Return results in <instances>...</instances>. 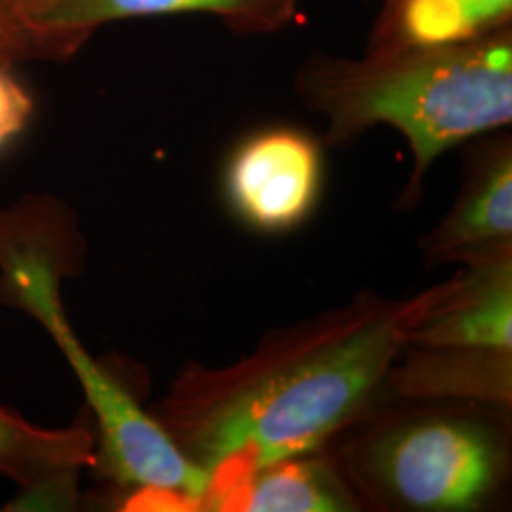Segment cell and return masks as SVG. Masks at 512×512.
Listing matches in <instances>:
<instances>
[{
  "label": "cell",
  "mask_w": 512,
  "mask_h": 512,
  "mask_svg": "<svg viewBox=\"0 0 512 512\" xmlns=\"http://www.w3.org/2000/svg\"><path fill=\"white\" fill-rule=\"evenodd\" d=\"M412 308L414 294L359 291L268 330L230 365L186 363L150 414L209 473V499L264 465L317 452L382 401Z\"/></svg>",
  "instance_id": "1"
},
{
  "label": "cell",
  "mask_w": 512,
  "mask_h": 512,
  "mask_svg": "<svg viewBox=\"0 0 512 512\" xmlns=\"http://www.w3.org/2000/svg\"><path fill=\"white\" fill-rule=\"evenodd\" d=\"M293 86L304 107L325 118V147H349L378 126L397 129L412 154L399 205L414 207L444 152L511 126L512 27L355 59L313 54Z\"/></svg>",
  "instance_id": "2"
},
{
  "label": "cell",
  "mask_w": 512,
  "mask_h": 512,
  "mask_svg": "<svg viewBox=\"0 0 512 512\" xmlns=\"http://www.w3.org/2000/svg\"><path fill=\"white\" fill-rule=\"evenodd\" d=\"M511 467L501 423L469 408H431L385 421L344 454V475L380 509L473 512L488 505Z\"/></svg>",
  "instance_id": "3"
},
{
  "label": "cell",
  "mask_w": 512,
  "mask_h": 512,
  "mask_svg": "<svg viewBox=\"0 0 512 512\" xmlns=\"http://www.w3.org/2000/svg\"><path fill=\"white\" fill-rule=\"evenodd\" d=\"M63 313L54 311L40 323L73 366L92 410L97 427L92 469L128 494L122 503L126 511H203L209 473L186 458L150 410L93 359Z\"/></svg>",
  "instance_id": "4"
},
{
  "label": "cell",
  "mask_w": 512,
  "mask_h": 512,
  "mask_svg": "<svg viewBox=\"0 0 512 512\" xmlns=\"http://www.w3.org/2000/svg\"><path fill=\"white\" fill-rule=\"evenodd\" d=\"M325 186V143L272 124L239 139L222 169L230 213L260 234H287L310 219Z\"/></svg>",
  "instance_id": "5"
},
{
  "label": "cell",
  "mask_w": 512,
  "mask_h": 512,
  "mask_svg": "<svg viewBox=\"0 0 512 512\" xmlns=\"http://www.w3.org/2000/svg\"><path fill=\"white\" fill-rule=\"evenodd\" d=\"M427 264H465L512 251V137L505 129L463 145L452 207L420 238Z\"/></svg>",
  "instance_id": "6"
},
{
  "label": "cell",
  "mask_w": 512,
  "mask_h": 512,
  "mask_svg": "<svg viewBox=\"0 0 512 512\" xmlns=\"http://www.w3.org/2000/svg\"><path fill=\"white\" fill-rule=\"evenodd\" d=\"M404 346L512 349V251L459 264L414 294Z\"/></svg>",
  "instance_id": "7"
},
{
  "label": "cell",
  "mask_w": 512,
  "mask_h": 512,
  "mask_svg": "<svg viewBox=\"0 0 512 512\" xmlns=\"http://www.w3.org/2000/svg\"><path fill=\"white\" fill-rule=\"evenodd\" d=\"M95 461V433L86 420L40 429L0 408V475L18 484L16 509L71 511L80 476Z\"/></svg>",
  "instance_id": "8"
},
{
  "label": "cell",
  "mask_w": 512,
  "mask_h": 512,
  "mask_svg": "<svg viewBox=\"0 0 512 512\" xmlns=\"http://www.w3.org/2000/svg\"><path fill=\"white\" fill-rule=\"evenodd\" d=\"M300 0H31L38 27L84 46L97 29L124 19L205 14L245 37L275 35L293 23Z\"/></svg>",
  "instance_id": "9"
},
{
  "label": "cell",
  "mask_w": 512,
  "mask_h": 512,
  "mask_svg": "<svg viewBox=\"0 0 512 512\" xmlns=\"http://www.w3.org/2000/svg\"><path fill=\"white\" fill-rule=\"evenodd\" d=\"M384 399L511 410L512 349L404 346L387 372Z\"/></svg>",
  "instance_id": "10"
},
{
  "label": "cell",
  "mask_w": 512,
  "mask_h": 512,
  "mask_svg": "<svg viewBox=\"0 0 512 512\" xmlns=\"http://www.w3.org/2000/svg\"><path fill=\"white\" fill-rule=\"evenodd\" d=\"M361 505L338 465L310 452L241 476L211 495L203 511L351 512L361 511Z\"/></svg>",
  "instance_id": "11"
},
{
  "label": "cell",
  "mask_w": 512,
  "mask_h": 512,
  "mask_svg": "<svg viewBox=\"0 0 512 512\" xmlns=\"http://www.w3.org/2000/svg\"><path fill=\"white\" fill-rule=\"evenodd\" d=\"M512 27V0H382L366 54L458 44Z\"/></svg>",
  "instance_id": "12"
},
{
  "label": "cell",
  "mask_w": 512,
  "mask_h": 512,
  "mask_svg": "<svg viewBox=\"0 0 512 512\" xmlns=\"http://www.w3.org/2000/svg\"><path fill=\"white\" fill-rule=\"evenodd\" d=\"M31 0H0V65L25 61H67L80 52L73 38L38 27L29 14Z\"/></svg>",
  "instance_id": "13"
},
{
  "label": "cell",
  "mask_w": 512,
  "mask_h": 512,
  "mask_svg": "<svg viewBox=\"0 0 512 512\" xmlns=\"http://www.w3.org/2000/svg\"><path fill=\"white\" fill-rule=\"evenodd\" d=\"M33 107L31 95L14 76V67L0 65V148L23 131Z\"/></svg>",
  "instance_id": "14"
}]
</instances>
